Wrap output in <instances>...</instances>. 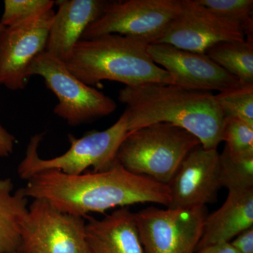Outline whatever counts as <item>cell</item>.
<instances>
[{
    "instance_id": "obj_1",
    "label": "cell",
    "mask_w": 253,
    "mask_h": 253,
    "mask_svg": "<svg viewBox=\"0 0 253 253\" xmlns=\"http://www.w3.org/2000/svg\"><path fill=\"white\" fill-rule=\"evenodd\" d=\"M28 199H42L61 212L86 218L90 213L155 204L168 208L170 194L167 184L137 175L119 163L103 172L68 175L59 171L38 173L23 188Z\"/></svg>"
},
{
    "instance_id": "obj_2",
    "label": "cell",
    "mask_w": 253,
    "mask_h": 253,
    "mask_svg": "<svg viewBox=\"0 0 253 253\" xmlns=\"http://www.w3.org/2000/svg\"><path fill=\"white\" fill-rule=\"evenodd\" d=\"M118 100L126 106L128 132L168 123L189 131L205 149H217L222 141L224 116L212 91L153 83L126 86Z\"/></svg>"
},
{
    "instance_id": "obj_3",
    "label": "cell",
    "mask_w": 253,
    "mask_h": 253,
    "mask_svg": "<svg viewBox=\"0 0 253 253\" xmlns=\"http://www.w3.org/2000/svg\"><path fill=\"white\" fill-rule=\"evenodd\" d=\"M149 44L140 38L116 34L81 40L65 63L70 72L91 86L103 81L126 86L174 84L172 76L151 59Z\"/></svg>"
},
{
    "instance_id": "obj_4",
    "label": "cell",
    "mask_w": 253,
    "mask_h": 253,
    "mask_svg": "<svg viewBox=\"0 0 253 253\" xmlns=\"http://www.w3.org/2000/svg\"><path fill=\"white\" fill-rule=\"evenodd\" d=\"M200 144L196 136L179 126L154 123L128 132L116 160L129 172L168 185L186 155Z\"/></svg>"
},
{
    "instance_id": "obj_5",
    "label": "cell",
    "mask_w": 253,
    "mask_h": 253,
    "mask_svg": "<svg viewBox=\"0 0 253 253\" xmlns=\"http://www.w3.org/2000/svg\"><path fill=\"white\" fill-rule=\"evenodd\" d=\"M126 112L112 126L103 131H91L82 137L68 134L71 147L64 154L50 159L38 154L43 134L31 138L26 156L18 166V174L27 181L32 176L44 171H59L68 175H79L89 168L92 172L108 170L117 163L116 154L127 134Z\"/></svg>"
},
{
    "instance_id": "obj_6",
    "label": "cell",
    "mask_w": 253,
    "mask_h": 253,
    "mask_svg": "<svg viewBox=\"0 0 253 253\" xmlns=\"http://www.w3.org/2000/svg\"><path fill=\"white\" fill-rule=\"evenodd\" d=\"M27 75L28 78L39 76L44 80L46 87L59 101L54 114L68 126H77L106 117L117 108L114 100L80 81L66 63L46 51L32 61Z\"/></svg>"
},
{
    "instance_id": "obj_7",
    "label": "cell",
    "mask_w": 253,
    "mask_h": 253,
    "mask_svg": "<svg viewBox=\"0 0 253 253\" xmlns=\"http://www.w3.org/2000/svg\"><path fill=\"white\" fill-rule=\"evenodd\" d=\"M208 214L207 206H150L134 212L144 253H195Z\"/></svg>"
},
{
    "instance_id": "obj_8",
    "label": "cell",
    "mask_w": 253,
    "mask_h": 253,
    "mask_svg": "<svg viewBox=\"0 0 253 253\" xmlns=\"http://www.w3.org/2000/svg\"><path fill=\"white\" fill-rule=\"evenodd\" d=\"M179 11L180 0L106 1L102 14L86 28L82 40L116 34L154 44Z\"/></svg>"
},
{
    "instance_id": "obj_9",
    "label": "cell",
    "mask_w": 253,
    "mask_h": 253,
    "mask_svg": "<svg viewBox=\"0 0 253 253\" xmlns=\"http://www.w3.org/2000/svg\"><path fill=\"white\" fill-rule=\"evenodd\" d=\"M85 218L33 199L23 223L20 250L25 253H89Z\"/></svg>"
},
{
    "instance_id": "obj_10",
    "label": "cell",
    "mask_w": 253,
    "mask_h": 253,
    "mask_svg": "<svg viewBox=\"0 0 253 253\" xmlns=\"http://www.w3.org/2000/svg\"><path fill=\"white\" fill-rule=\"evenodd\" d=\"M246 40L242 30L196 0H180V11L154 44L204 53L223 42Z\"/></svg>"
},
{
    "instance_id": "obj_11",
    "label": "cell",
    "mask_w": 253,
    "mask_h": 253,
    "mask_svg": "<svg viewBox=\"0 0 253 253\" xmlns=\"http://www.w3.org/2000/svg\"><path fill=\"white\" fill-rule=\"evenodd\" d=\"M55 12L49 10L0 34V85L20 90L28 83V69L38 55L45 51Z\"/></svg>"
},
{
    "instance_id": "obj_12",
    "label": "cell",
    "mask_w": 253,
    "mask_h": 253,
    "mask_svg": "<svg viewBox=\"0 0 253 253\" xmlns=\"http://www.w3.org/2000/svg\"><path fill=\"white\" fill-rule=\"evenodd\" d=\"M168 208L206 206L218 200L221 186L219 153L200 144L186 155L168 184Z\"/></svg>"
},
{
    "instance_id": "obj_13",
    "label": "cell",
    "mask_w": 253,
    "mask_h": 253,
    "mask_svg": "<svg viewBox=\"0 0 253 253\" xmlns=\"http://www.w3.org/2000/svg\"><path fill=\"white\" fill-rule=\"evenodd\" d=\"M149 53L153 61L172 76L175 85L220 92L242 84L204 53L165 44H149Z\"/></svg>"
},
{
    "instance_id": "obj_14",
    "label": "cell",
    "mask_w": 253,
    "mask_h": 253,
    "mask_svg": "<svg viewBox=\"0 0 253 253\" xmlns=\"http://www.w3.org/2000/svg\"><path fill=\"white\" fill-rule=\"evenodd\" d=\"M106 1L61 0L50 26L46 52L66 63L86 28L102 14Z\"/></svg>"
},
{
    "instance_id": "obj_15",
    "label": "cell",
    "mask_w": 253,
    "mask_h": 253,
    "mask_svg": "<svg viewBox=\"0 0 253 253\" xmlns=\"http://www.w3.org/2000/svg\"><path fill=\"white\" fill-rule=\"evenodd\" d=\"M86 239L89 253H144L134 212L121 208L101 219L87 216Z\"/></svg>"
},
{
    "instance_id": "obj_16",
    "label": "cell",
    "mask_w": 253,
    "mask_h": 253,
    "mask_svg": "<svg viewBox=\"0 0 253 253\" xmlns=\"http://www.w3.org/2000/svg\"><path fill=\"white\" fill-rule=\"evenodd\" d=\"M253 226V189L229 191L219 209L208 214L196 251L214 245L230 243Z\"/></svg>"
},
{
    "instance_id": "obj_17",
    "label": "cell",
    "mask_w": 253,
    "mask_h": 253,
    "mask_svg": "<svg viewBox=\"0 0 253 253\" xmlns=\"http://www.w3.org/2000/svg\"><path fill=\"white\" fill-rule=\"evenodd\" d=\"M11 179H0V252L2 253L19 251L23 223L29 207L23 188L14 194Z\"/></svg>"
},
{
    "instance_id": "obj_18",
    "label": "cell",
    "mask_w": 253,
    "mask_h": 253,
    "mask_svg": "<svg viewBox=\"0 0 253 253\" xmlns=\"http://www.w3.org/2000/svg\"><path fill=\"white\" fill-rule=\"evenodd\" d=\"M206 54L242 84H253V41L223 42Z\"/></svg>"
},
{
    "instance_id": "obj_19",
    "label": "cell",
    "mask_w": 253,
    "mask_h": 253,
    "mask_svg": "<svg viewBox=\"0 0 253 253\" xmlns=\"http://www.w3.org/2000/svg\"><path fill=\"white\" fill-rule=\"evenodd\" d=\"M214 14L239 26L246 39L253 41V0H196Z\"/></svg>"
},
{
    "instance_id": "obj_20",
    "label": "cell",
    "mask_w": 253,
    "mask_h": 253,
    "mask_svg": "<svg viewBox=\"0 0 253 253\" xmlns=\"http://www.w3.org/2000/svg\"><path fill=\"white\" fill-rule=\"evenodd\" d=\"M221 184L228 191L253 189V156L234 157L224 147L219 154Z\"/></svg>"
},
{
    "instance_id": "obj_21",
    "label": "cell",
    "mask_w": 253,
    "mask_h": 253,
    "mask_svg": "<svg viewBox=\"0 0 253 253\" xmlns=\"http://www.w3.org/2000/svg\"><path fill=\"white\" fill-rule=\"evenodd\" d=\"M215 99L224 118H239L253 126V84L220 91Z\"/></svg>"
},
{
    "instance_id": "obj_22",
    "label": "cell",
    "mask_w": 253,
    "mask_h": 253,
    "mask_svg": "<svg viewBox=\"0 0 253 253\" xmlns=\"http://www.w3.org/2000/svg\"><path fill=\"white\" fill-rule=\"evenodd\" d=\"M222 141L234 157L253 156V126L239 118H224Z\"/></svg>"
},
{
    "instance_id": "obj_23",
    "label": "cell",
    "mask_w": 253,
    "mask_h": 253,
    "mask_svg": "<svg viewBox=\"0 0 253 253\" xmlns=\"http://www.w3.org/2000/svg\"><path fill=\"white\" fill-rule=\"evenodd\" d=\"M0 23L4 27L16 26L53 9L51 0H5Z\"/></svg>"
},
{
    "instance_id": "obj_24",
    "label": "cell",
    "mask_w": 253,
    "mask_h": 253,
    "mask_svg": "<svg viewBox=\"0 0 253 253\" xmlns=\"http://www.w3.org/2000/svg\"><path fill=\"white\" fill-rule=\"evenodd\" d=\"M229 244L239 253H253V226L241 232Z\"/></svg>"
},
{
    "instance_id": "obj_25",
    "label": "cell",
    "mask_w": 253,
    "mask_h": 253,
    "mask_svg": "<svg viewBox=\"0 0 253 253\" xmlns=\"http://www.w3.org/2000/svg\"><path fill=\"white\" fill-rule=\"evenodd\" d=\"M16 139L0 124V158L8 157L14 151Z\"/></svg>"
},
{
    "instance_id": "obj_26",
    "label": "cell",
    "mask_w": 253,
    "mask_h": 253,
    "mask_svg": "<svg viewBox=\"0 0 253 253\" xmlns=\"http://www.w3.org/2000/svg\"><path fill=\"white\" fill-rule=\"evenodd\" d=\"M195 253H239L236 251L229 243L227 244L214 245V246H208Z\"/></svg>"
},
{
    "instance_id": "obj_27",
    "label": "cell",
    "mask_w": 253,
    "mask_h": 253,
    "mask_svg": "<svg viewBox=\"0 0 253 253\" xmlns=\"http://www.w3.org/2000/svg\"><path fill=\"white\" fill-rule=\"evenodd\" d=\"M4 26H3V25H1V23H0V34H1V31H3V29H4Z\"/></svg>"
},
{
    "instance_id": "obj_28",
    "label": "cell",
    "mask_w": 253,
    "mask_h": 253,
    "mask_svg": "<svg viewBox=\"0 0 253 253\" xmlns=\"http://www.w3.org/2000/svg\"><path fill=\"white\" fill-rule=\"evenodd\" d=\"M15 253H25L22 252V251H18V252Z\"/></svg>"
},
{
    "instance_id": "obj_29",
    "label": "cell",
    "mask_w": 253,
    "mask_h": 253,
    "mask_svg": "<svg viewBox=\"0 0 253 253\" xmlns=\"http://www.w3.org/2000/svg\"><path fill=\"white\" fill-rule=\"evenodd\" d=\"M0 253H2L0 252Z\"/></svg>"
}]
</instances>
